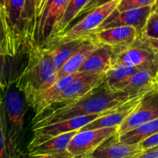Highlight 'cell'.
<instances>
[{
  "instance_id": "6da1fadb",
  "label": "cell",
  "mask_w": 158,
  "mask_h": 158,
  "mask_svg": "<svg viewBox=\"0 0 158 158\" xmlns=\"http://www.w3.org/2000/svg\"><path fill=\"white\" fill-rule=\"evenodd\" d=\"M131 98L133 97L123 91L110 89L104 82L81 98L68 103L53 104L36 114L32 120V129L33 131L74 117L105 112L120 106Z\"/></svg>"
},
{
  "instance_id": "7a4b0ae2",
  "label": "cell",
  "mask_w": 158,
  "mask_h": 158,
  "mask_svg": "<svg viewBox=\"0 0 158 158\" xmlns=\"http://www.w3.org/2000/svg\"><path fill=\"white\" fill-rule=\"evenodd\" d=\"M57 81V70L50 51L46 48H29L27 62L14 82L29 104L36 95Z\"/></svg>"
},
{
  "instance_id": "3957f363",
  "label": "cell",
  "mask_w": 158,
  "mask_h": 158,
  "mask_svg": "<svg viewBox=\"0 0 158 158\" xmlns=\"http://www.w3.org/2000/svg\"><path fill=\"white\" fill-rule=\"evenodd\" d=\"M26 101L12 83L4 89L0 103V127L5 137L23 152L26 129Z\"/></svg>"
},
{
  "instance_id": "277c9868",
  "label": "cell",
  "mask_w": 158,
  "mask_h": 158,
  "mask_svg": "<svg viewBox=\"0 0 158 158\" xmlns=\"http://www.w3.org/2000/svg\"><path fill=\"white\" fill-rule=\"evenodd\" d=\"M71 0H44L28 48H43L54 39L56 29Z\"/></svg>"
},
{
  "instance_id": "5b68a950",
  "label": "cell",
  "mask_w": 158,
  "mask_h": 158,
  "mask_svg": "<svg viewBox=\"0 0 158 158\" xmlns=\"http://www.w3.org/2000/svg\"><path fill=\"white\" fill-rule=\"evenodd\" d=\"M113 67H138L158 73V54L139 36L130 46L112 51Z\"/></svg>"
},
{
  "instance_id": "8992f818",
  "label": "cell",
  "mask_w": 158,
  "mask_h": 158,
  "mask_svg": "<svg viewBox=\"0 0 158 158\" xmlns=\"http://www.w3.org/2000/svg\"><path fill=\"white\" fill-rule=\"evenodd\" d=\"M119 2L120 0H115L88 12L85 18L69 29H67L64 33L54 40L68 42L79 39L90 38L97 31L102 23L111 15L112 12L116 10Z\"/></svg>"
},
{
  "instance_id": "52a82bcc",
  "label": "cell",
  "mask_w": 158,
  "mask_h": 158,
  "mask_svg": "<svg viewBox=\"0 0 158 158\" xmlns=\"http://www.w3.org/2000/svg\"><path fill=\"white\" fill-rule=\"evenodd\" d=\"M116 108H113V109L107 110L105 112L100 113V114L74 117V118L68 119V120H64V121L59 122V123L50 124L47 126L43 127L33 130L34 136L30 143L28 144L27 150L32 149V148L47 141L50 139L60 135V134H66V133L74 131H80L81 128L88 125V123L94 121L96 119H99V117L107 115L112 110H114Z\"/></svg>"
},
{
  "instance_id": "ba28073f",
  "label": "cell",
  "mask_w": 158,
  "mask_h": 158,
  "mask_svg": "<svg viewBox=\"0 0 158 158\" xmlns=\"http://www.w3.org/2000/svg\"><path fill=\"white\" fill-rule=\"evenodd\" d=\"M117 133V127L100 128L82 131L70 142L68 152L76 158H87L105 140Z\"/></svg>"
},
{
  "instance_id": "9c48e42d",
  "label": "cell",
  "mask_w": 158,
  "mask_h": 158,
  "mask_svg": "<svg viewBox=\"0 0 158 158\" xmlns=\"http://www.w3.org/2000/svg\"><path fill=\"white\" fill-rule=\"evenodd\" d=\"M158 118V89L144 94L133 114L117 127V134L122 135L143 123Z\"/></svg>"
},
{
  "instance_id": "30bf717a",
  "label": "cell",
  "mask_w": 158,
  "mask_h": 158,
  "mask_svg": "<svg viewBox=\"0 0 158 158\" xmlns=\"http://www.w3.org/2000/svg\"><path fill=\"white\" fill-rule=\"evenodd\" d=\"M151 13V6L130 9L122 12H119L116 9L102 23L96 32L120 26H130L136 29L139 36H142Z\"/></svg>"
},
{
  "instance_id": "8fae6325",
  "label": "cell",
  "mask_w": 158,
  "mask_h": 158,
  "mask_svg": "<svg viewBox=\"0 0 158 158\" xmlns=\"http://www.w3.org/2000/svg\"><path fill=\"white\" fill-rule=\"evenodd\" d=\"M91 37L99 45H105L112 51H117L130 46L139 36L134 28L120 26L98 31Z\"/></svg>"
},
{
  "instance_id": "7c38bea8",
  "label": "cell",
  "mask_w": 158,
  "mask_h": 158,
  "mask_svg": "<svg viewBox=\"0 0 158 158\" xmlns=\"http://www.w3.org/2000/svg\"><path fill=\"white\" fill-rule=\"evenodd\" d=\"M143 95H139L129 99L108 114L99 117V119H96L95 120L84 127L80 130V132L100 128L118 127L133 114L140 103Z\"/></svg>"
},
{
  "instance_id": "4fadbf2b",
  "label": "cell",
  "mask_w": 158,
  "mask_h": 158,
  "mask_svg": "<svg viewBox=\"0 0 158 158\" xmlns=\"http://www.w3.org/2000/svg\"><path fill=\"white\" fill-rule=\"evenodd\" d=\"M105 74L82 73L64 90L54 104L68 103L84 97L102 84L105 82Z\"/></svg>"
},
{
  "instance_id": "5bb4252c",
  "label": "cell",
  "mask_w": 158,
  "mask_h": 158,
  "mask_svg": "<svg viewBox=\"0 0 158 158\" xmlns=\"http://www.w3.org/2000/svg\"><path fill=\"white\" fill-rule=\"evenodd\" d=\"M25 0H0V7L6 19L12 42L20 52L23 47L21 20Z\"/></svg>"
},
{
  "instance_id": "9a60e30c",
  "label": "cell",
  "mask_w": 158,
  "mask_h": 158,
  "mask_svg": "<svg viewBox=\"0 0 158 158\" xmlns=\"http://www.w3.org/2000/svg\"><path fill=\"white\" fill-rule=\"evenodd\" d=\"M143 151L138 144L129 145L119 141L116 133L105 140L87 158H129Z\"/></svg>"
},
{
  "instance_id": "2e32d148",
  "label": "cell",
  "mask_w": 158,
  "mask_h": 158,
  "mask_svg": "<svg viewBox=\"0 0 158 158\" xmlns=\"http://www.w3.org/2000/svg\"><path fill=\"white\" fill-rule=\"evenodd\" d=\"M81 74V73L77 72L60 79L46 90L36 95L29 103V106L33 109L35 115L54 104L64 90Z\"/></svg>"
},
{
  "instance_id": "e0dca14e",
  "label": "cell",
  "mask_w": 158,
  "mask_h": 158,
  "mask_svg": "<svg viewBox=\"0 0 158 158\" xmlns=\"http://www.w3.org/2000/svg\"><path fill=\"white\" fill-rule=\"evenodd\" d=\"M112 67V50L105 45L98 47L87 57L78 72L84 74H105Z\"/></svg>"
},
{
  "instance_id": "ac0fdd59",
  "label": "cell",
  "mask_w": 158,
  "mask_h": 158,
  "mask_svg": "<svg viewBox=\"0 0 158 158\" xmlns=\"http://www.w3.org/2000/svg\"><path fill=\"white\" fill-rule=\"evenodd\" d=\"M91 38V37L79 39L68 42H59L54 40L43 47L50 51L53 56V63L57 73L73 55H74L85 46V43Z\"/></svg>"
},
{
  "instance_id": "d6986e66",
  "label": "cell",
  "mask_w": 158,
  "mask_h": 158,
  "mask_svg": "<svg viewBox=\"0 0 158 158\" xmlns=\"http://www.w3.org/2000/svg\"><path fill=\"white\" fill-rule=\"evenodd\" d=\"M80 131H74L60 134L47 141L28 150V155H62L71 156L68 152V148L73 137Z\"/></svg>"
},
{
  "instance_id": "ffe728a7",
  "label": "cell",
  "mask_w": 158,
  "mask_h": 158,
  "mask_svg": "<svg viewBox=\"0 0 158 158\" xmlns=\"http://www.w3.org/2000/svg\"><path fill=\"white\" fill-rule=\"evenodd\" d=\"M157 73L151 70H139L133 74L123 89L130 97L143 95L156 88Z\"/></svg>"
},
{
  "instance_id": "44dd1931",
  "label": "cell",
  "mask_w": 158,
  "mask_h": 158,
  "mask_svg": "<svg viewBox=\"0 0 158 158\" xmlns=\"http://www.w3.org/2000/svg\"><path fill=\"white\" fill-rule=\"evenodd\" d=\"M42 2L43 0H25L21 20L23 47L30 43Z\"/></svg>"
},
{
  "instance_id": "7402d4cb",
  "label": "cell",
  "mask_w": 158,
  "mask_h": 158,
  "mask_svg": "<svg viewBox=\"0 0 158 158\" xmlns=\"http://www.w3.org/2000/svg\"><path fill=\"white\" fill-rule=\"evenodd\" d=\"M99 44L91 37L85 46L74 55H73L57 73V80L68 75L78 72L87 57L98 47Z\"/></svg>"
},
{
  "instance_id": "603a6c76",
  "label": "cell",
  "mask_w": 158,
  "mask_h": 158,
  "mask_svg": "<svg viewBox=\"0 0 158 158\" xmlns=\"http://www.w3.org/2000/svg\"><path fill=\"white\" fill-rule=\"evenodd\" d=\"M139 70L138 67H113L105 73V83L110 89L122 91L133 74Z\"/></svg>"
},
{
  "instance_id": "cb8c5ba5",
  "label": "cell",
  "mask_w": 158,
  "mask_h": 158,
  "mask_svg": "<svg viewBox=\"0 0 158 158\" xmlns=\"http://www.w3.org/2000/svg\"><path fill=\"white\" fill-rule=\"evenodd\" d=\"M158 132V118L143 123L132 131L122 135H118L119 140L129 145L138 144L147 137Z\"/></svg>"
},
{
  "instance_id": "d4e9b609",
  "label": "cell",
  "mask_w": 158,
  "mask_h": 158,
  "mask_svg": "<svg viewBox=\"0 0 158 158\" xmlns=\"http://www.w3.org/2000/svg\"><path fill=\"white\" fill-rule=\"evenodd\" d=\"M20 52L15 56L0 54V85L4 89L14 83L21 73L22 69L17 67Z\"/></svg>"
},
{
  "instance_id": "484cf974",
  "label": "cell",
  "mask_w": 158,
  "mask_h": 158,
  "mask_svg": "<svg viewBox=\"0 0 158 158\" xmlns=\"http://www.w3.org/2000/svg\"><path fill=\"white\" fill-rule=\"evenodd\" d=\"M89 0H71L64 11L63 16L56 29L55 36L54 40L61 35L67 30L70 23L77 17L78 14L87 5ZM52 40V41H53ZM51 41V42H52Z\"/></svg>"
},
{
  "instance_id": "4316f807",
  "label": "cell",
  "mask_w": 158,
  "mask_h": 158,
  "mask_svg": "<svg viewBox=\"0 0 158 158\" xmlns=\"http://www.w3.org/2000/svg\"><path fill=\"white\" fill-rule=\"evenodd\" d=\"M20 52L17 51L12 42L9 29H8L4 14L0 7V54L15 56Z\"/></svg>"
},
{
  "instance_id": "83f0119b",
  "label": "cell",
  "mask_w": 158,
  "mask_h": 158,
  "mask_svg": "<svg viewBox=\"0 0 158 158\" xmlns=\"http://www.w3.org/2000/svg\"><path fill=\"white\" fill-rule=\"evenodd\" d=\"M23 152L14 147L5 137L0 127V158H23Z\"/></svg>"
},
{
  "instance_id": "f1b7e54d",
  "label": "cell",
  "mask_w": 158,
  "mask_h": 158,
  "mask_svg": "<svg viewBox=\"0 0 158 158\" xmlns=\"http://www.w3.org/2000/svg\"><path fill=\"white\" fill-rule=\"evenodd\" d=\"M156 0H120L116 10L119 12L133 9L153 6Z\"/></svg>"
},
{
  "instance_id": "f546056e",
  "label": "cell",
  "mask_w": 158,
  "mask_h": 158,
  "mask_svg": "<svg viewBox=\"0 0 158 158\" xmlns=\"http://www.w3.org/2000/svg\"><path fill=\"white\" fill-rule=\"evenodd\" d=\"M142 36L149 39H158V12H152Z\"/></svg>"
},
{
  "instance_id": "4dcf8cb0",
  "label": "cell",
  "mask_w": 158,
  "mask_h": 158,
  "mask_svg": "<svg viewBox=\"0 0 158 158\" xmlns=\"http://www.w3.org/2000/svg\"><path fill=\"white\" fill-rule=\"evenodd\" d=\"M112 1H115V0H91V1L88 2L86 6L82 9V10L81 11L80 13L77 15V17L81 16V15H84V14L88 13V12H91L94 9H97V8L100 7V6H104V5L107 4V3L111 2Z\"/></svg>"
},
{
  "instance_id": "1f68e13d",
  "label": "cell",
  "mask_w": 158,
  "mask_h": 158,
  "mask_svg": "<svg viewBox=\"0 0 158 158\" xmlns=\"http://www.w3.org/2000/svg\"><path fill=\"white\" fill-rule=\"evenodd\" d=\"M138 145L142 150H147L149 148L158 146V132L153 135L150 136V137H147V139L138 143Z\"/></svg>"
},
{
  "instance_id": "d6a6232c",
  "label": "cell",
  "mask_w": 158,
  "mask_h": 158,
  "mask_svg": "<svg viewBox=\"0 0 158 158\" xmlns=\"http://www.w3.org/2000/svg\"><path fill=\"white\" fill-rule=\"evenodd\" d=\"M129 158H158V146L143 150L139 154Z\"/></svg>"
},
{
  "instance_id": "836d02e7",
  "label": "cell",
  "mask_w": 158,
  "mask_h": 158,
  "mask_svg": "<svg viewBox=\"0 0 158 158\" xmlns=\"http://www.w3.org/2000/svg\"><path fill=\"white\" fill-rule=\"evenodd\" d=\"M23 158H76L72 156H62V155H28Z\"/></svg>"
},
{
  "instance_id": "e575fe53",
  "label": "cell",
  "mask_w": 158,
  "mask_h": 158,
  "mask_svg": "<svg viewBox=\"0 0 158 158\" xmlns=\"http://www.w3.org/2000/svg\"><path fill=\"white\" fill-rule=\"evenodd\" d=\"M143 38L148 43V44L151 46L152 49L158 54V39H149L145 38V37H143Z\"/></svg>"
},
{
  "instance_id": "d590c367",
  "label": "cell",
  "mask_w": 158,
  "mask_h": 158,
  "mask_svg": "<svg viewBox=\"0 0 158 158\" xmlns=\"http://www.w3.org/2000/svg\"><path fill=\"white\" fill-rule=\"evenodd\" d=\"M152 12H158V0L152 6Z\"/></svg>"
},
{
  "instance_id": "8d00e7d4",
  "label": "cell",
  "mask_w": 158,
  "mask_h": 158,
  "mask_svg": "<svg viewBox=\"0 0 158 158\" xmlns=\"http://www.w3.org/2000/svg\"><path fill=\"white\" fill-rule=\"evenodd\" d=\"M4 88L0 85V103H1L2 101V95H3V92H4Z\"/></svg>"
},
{
  "instance_id": "74e56055",
  "label": "cell",
  "mask_w": 158,
  "mask_h": 158,
  "mask_svg": "<svg viewBox=\"0 0 158 158\" xmlns=\"http://www.w3.org/2000/svg\"><path fill=\"white\" fill-rule=\"evenodd\" d=\"M156 88L158 89V77H156Z\"/></svg>"
},
{
  "instance_id": "f35d334b",
  "label": "cell",
  "mask_w": 158,
  "mask_h": 158,
  "mask_svg": "<svg viewBox=\"0 0 158 158\" xmlns=\"http://www.w3.org/2000/svg\"><path fill=\"white\" fill-rule=\"evenodd\" d=\"M43 1H44V0H43ZM43 2H42V3H43ZM41 6H42V5H41ZM40 9H41V8H40Z\"/></svg>"
},
{
  "instance_id": "ab89813d",
  "label": "cell",
  "mask_w": 158,
  "mask_h": 158,
  "mask_svg": "<svg viewBox=\"0 0 158 158\" xmlns=\"http://www.w3.org/2000/svg\"><path fill=\"white\" fill-rule=\"evenodd\" d=\"M156 77H158V73H157V76H156Z\"/></svg>"
},
{
  "instance_id": "60d3db41",
  "label": "cell",
  "mask_w": 158,
  "mask_h": 158,
  "mask_svg": "<svg viewBox=\"0 0 158 158\" xmlns=\"http://www.w3.org/2000/svg\"><path fill=\"white\" fill-rule=\"evenodd\" d=\"M90 1H91V0H89V2H90Z\"/></svg>"
}]
</instances>
